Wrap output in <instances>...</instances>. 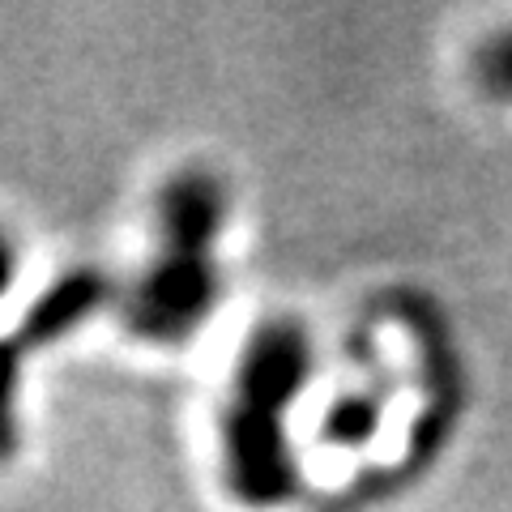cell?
I'll list each match as a JSON object with an SVG mask.
<instances>
[{
	"instance_id": "cell-1",
	"label": "cell",
	"mask_w": 512,
	"mask_h": 512,
	"mask_svg": "<svg viewBox=\"0 0 512 512\" xmlns=\"http://www.w3.org/2000/svg\"><path fill=\"white\" fill-rule=\"evenodd\" d=\"M316 346L295 316H274L248 333L222 410V478L244 508H282L299 491L291 410L312 384Z\"/></svg>"
},
{
	"instance_id": "cell-2",
	"label": "cell",
	"mask_w": 512,
	"mask_h": 512,
	"mask_svg": "<svg viewBox=\"0 0 512 512\" xmlns=\"http://www.w3.org/2000/svg\"><path fill=\"white\" fill-rule=\"evenodd\" d=\"M231 192L210 167H184L158 188V252L120 303L124 329L146 346H184L214 316L222 295L218 239Z\"/></svg>"
},
{
	"instance_id": "cell-3",
	"label": "cell",
	"mask_w": 512,
	"mask_h": 512,
	"mask_svg": "<svg viewBox=\"0 0 512 512\" xmlns=\"http://www.w3.org/2000/svg\"><path fill=\"white\" fill-rule=\"evenodd\" d=\"M107 303H111V282L99 269H69V274H60L30 303L26 316L18 320V329H13V338L26 350L52 346L60 338H69V333H77L86 320H94Z\"/></svg>"
},
{
	"instance_id": "cell-4",
	"label": "cell",
	"mask_w": 512,
	"mask_h": 512,
	"mask_svg": "<svg viewBox=\"0 0 512 512\" xmlns=\"http://www.w3.org/2000/svg\"><path fill=\"white\" fill-rule=\"evenodd\" d=\"M22 359H26V346L13 333L0 338V466H9L22 448V419H18Z\"/></svg>"
},
{
	"instance_id": "cell-5",
	"label": "cell",
	"mask_w": 512,
	"mask_h": 512,
	"mask_svg": "<svg viewBox=\"0 0 512 512\" xmlns=\"http://www.w3.org/2000/svg\"><path fill=\"white\" fill-rule=\"evenodd\" d=\"M474 69H478V82H483L487 94L512 103V26L483 43V52H478Z\"/></svg>"
},
{
	"instance_id": "cell-6",
	"label": "cell",
	"mask_w": 512,
	"mask_h": 512,
	"mask_svg": "<svg viewBox=\"0 0 512 512\" xmlns=\"http://www.w3.org/2000/svg\"><path fill=\"white\" fill-rule=\"evenodd\" d=\"M372 423H376V406L363 402V397H346V402H338L329 414V431L342 440H363L367 431H372Z\"/></svg>"
},
{
	"instance_id": "cell-7",
	"label": "cell",
	"mask_w": 512,
	"mask_h": 512,
	"mask_svg": "<svg viewBox=\"0 0 512 512\" xmlns=\"http://www.w3.org/2000/svg\"><path fill=\"white\" fill-rule=\"evenodd\" d=\"M13 278H18V248L9 244V235H0V299L9 295Z\"/></svg>"
}]
</instances>
